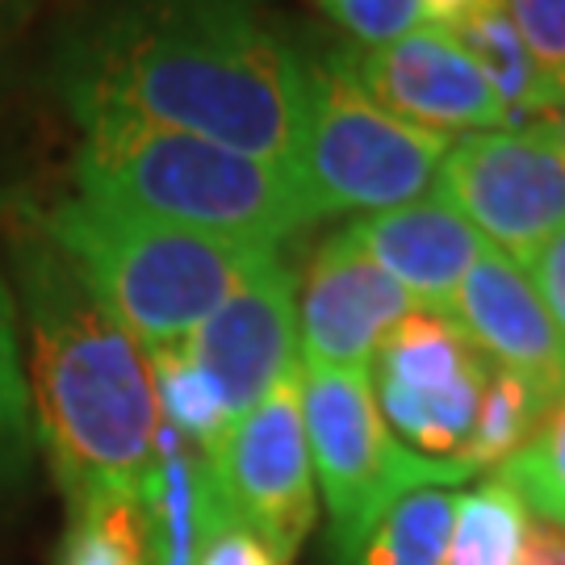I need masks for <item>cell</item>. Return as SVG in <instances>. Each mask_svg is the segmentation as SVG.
Wrapping results in <instances>:
<instances>
[{"mask_svg":"<svg viewBox=\"0 0 565 565\" xmlns=\"http://www.w3.org/2000/svg\"><path fill=\"white\" fill-rule=\"evenodd\" d=\"M55 93L72 118L118 114L294 172L310 63L247 0H139L63 46Z\"/></svg>","mask_w":565,"mask_h":565,"instance_id":"cell-1","label":"cell"},{"mask_svg":"<svg viewBox=\"0 0 565 565\" xmlns=\"http://www.w3.org/2000/svg\"><path fill=\"white\" fill-rule=\"evenodd\" d=\"M0 226L30 340L34 427L63 499H142L163 431L147 352L51 243L30 193L0 198Z\"/></svg>","mask_w":565,"mask_h":565,"instance_id":"cell-2","label":"cell"},{"mask_svg":"<svg viewBox=\"0 0 565 565\" xmlns=\"http://www.w3.org/2000/svg\"><path fill=\"white\" fill-rule=\"evenodd\" d=\"M72 121L81 126L72 181L102 202L264 247H285L319 223L298 177L281 163L118 114H76Z\"/></svg>","mask_w":565,"mask_h":565,"instance_id":"cell-3","label":"cell"},{"mask_svg":"<svg viewBox=\"0 0 565 565\" xmlns=\"http://www.w3.org/2000/svg\"><path fill=\"white\" fill-rule=\"evenodd\" d=\"M30 202L51 243L142 352L184 343L252 273L281 256V247L156 223L81 189Z\"/></svg>","mask_w":565,"mask_h":565,"instance_id":"cell-4","label":"cell"},{"mask_svg":"<svg viewBox=\"0 0 565 565\" xmlns=\"http://www.w3.org/2000/svg\"><path fill=\"white\" fill-rule=\"evenodd\" d=\"M302 419L310 469L331 515L335 565H352L364 536L398 499L473 478L461 461H431L390 431L373 394V369L302 364Z\"/></svg>","mask_w":565,"mask_h":565,"instance_id":"cell-5","label":"cell"},{"mask_svg":"<svg viewBox=\"0 0 565 565\" xmlns=\"http://www.w3.org/2000/svg\"><path fill=\"white\" fill-rule=\"evenodd\" d=\"M452 139L394 118L327 63H310L302 147L294 177L315 218L419 202L440 177Z\"/></svg>","mask_w":565,"mask_h":565,"instance_id":"cell-6","label":"cell"},{"mask_svg":"<svg viewBox=\"0 0 565 565\" xmlns=\"http://www.w3.org/2000/svg\"><path fill=\"white\" fill-rule=\"evenodd\" d=\"M226 511L289 565L315 527V469L302 419V364L202 452Z\"/></svg>","mask_w":565,"mask_h":565,"instance_id":"cell-7","label":"cell"},{"mask_svg":"<svg viewBox=\"0 0 565 565\" xmlns=\"http://www.w3.org/2000/svg\"><path fill=\"white\" fill-rule=\"evenodd\" d=\"M490 361L448 310L415 306L385 335L373 361L382 419L406 448L431 461H461L482 406Z\"/></svg>","mask_w":565,"mask_h":565,"instance_id":"cell-8","label":"cell"},{"mask_svg":"<svg viewBox=\"0 0 565 565\" xmlns=\"http://www.w3.org/2000/svg\"><path fill=\"white\" fill-rule=\"evenodd\" d=\"M436 189L440 202L515 264L565 226V160L541 121L473 130L452 142Z\"/></svg>","mask_w":565,"mask_h":565,"instance_id":"cell-9","label":"cell"},{"mask_svg":"<svg viewBox=\"0 0 565 565\" xmlns=\"http://www.w3.org/2000/svg\"><path fill=\"white\" fill-rule=\"evenodd\" d=\"M327 67L340 72L348 84H356L364 97H373L394 118L448 139L452 130L473 135V130L511 126L503 102L486 84L478 63L436 21H424L419 30L377 46L348 42L327 55Z\"/></svg>","mask_w":565,"mask_h":565,"instance_id":"cell-10","label":"cell"},{"mask_svg":"<svg viewBox=\"0 0 565 565\" xmlns=\"http://www.w3.org/2000/svg\"><path fill=\"white\" fill-rule=\"evenodd\" d=\"M189 361L218 390L231 424L298 369V281L285 256L226 298L189 340Z\"/></svg>","mask_w":565,"mask_h":565,"instance_id":"cell-11","label":"cell"},{"mask_svg":"<svg viewBox=\"0 0 565 565\" xmlns=\"http://www.w3.org/2000/svg\"><path fill=\"white\" fill-rule=\"evenodd\" d=\"M411 310L415 302L403 285L340 231L319 243L306 264L298 289V361L319 369H373L385 335Z\"/></svg>","mask_w":565,"mask_h":565,"instance_id":"cell-12","label":"cell"},{"mask_svg":"<svg viewBox=\"0 0 565 565\" xmlns=\"http://www.w3.org/2000/svg\"><path fill=\"white\" fill-rule=\"evenodd\" d=\"M448 315L486 361L532 385L548 411L565 398V335L548 319L527 273L507 252L486 243L457 285Z\"/></svg>","mask_w":565,"mask_h":565,"instance_id":"cell-13","label":"cell"},{"mask_svg":"<svg viewBox=\"0 0 565 565\" xmlns=\"http://www.w3.org/2000/svg\"><path fill=\"white\" fill-rule=\"evenodd\" d=\"M343 239L356 243L424 310H448L457 285L486 247L482 235L440 198L364 214L343 226Z\"/></svg>","mask_w":565,"mask_h":565,"instance_id":"cell-14","label":"cell"},{"mask_svg":"<svg viewBox=\"0 0 565 565\" xmlns=\"http://www.w3.org/2000/svg\"><path fill=\"white\" fill-rule=\"evenodd\" d=\"M445 30L469 51V60L478 63V72L486 76V84H490L494 97L503 102L511 126H515V121H527V126H532V118L541 121V114L562 97V93L553 88V81L541 72L536 55L527 51V42L520 39L515 21L507 18L503 0H478L465 18H457L452 25H445Z\"/></svg>","mask_w":565,"mask_h":565,"instance_id":"cell-15","label":"cell"},{"mask_svg":"<svg viewBox=\"0 0 565 565\" xmlns=\"http://www.w3.org/2000/svg\"><path fill=\"white\" fill-rule=\"evenodd\" d=\"M524 532V499L503 478H490L465 494H452V532H448L445 565H520Z\"/></svg>","mask_w":565,"mask_h":565,"instance_id":"cell-16","label":"cell"},{"mask_svg":"<svg viewBox=\"0 0 565 565\" xmlns=\"http://www.w3.org/2000/svg\"><path fill=\"white\" fill-rule=\"evenodd\" d=\"M60 565H151V532L142 499L97 494L67 507Z\"/></svg>","mask_w":565,"mask_h":565,"instance_id":"cell-17","label":"cell"},{"mask_svg":"<svg viewBox=\"0 0 565 565\" xmlns=\"http://www.w3.org/2000/svg\"><path fill=\"white\" fill-rule=\"evenodd\" d=\"M448 532H452V494L440 486H427L385 511L356 548L352 565H445Z\"/></svg>","mask_w":565,"mask_h":565,"instance_id":"cell-18","label":"cell"},{"mask_svg":"<svg viewBox=\"0 0 565 565\" xmlns=\"http://www.w3.org/2000/svg\"><path fill=\"white\" fill-rule=\"evenodd\" d=\"M545 415H548V403L532 385L520 382L515 373H503V369L490 364L482 406H478V419H473L469 445L461 452V465L469 473L499 469L507 457H515L532 440V431L541 427Z\"/></svg>","mask_w":565,"mask_h":565,"instance_id":"cell-19","label":"cell"},{"mask_svg":"<svg viewBox=\"0 0 565 565\" xmlns=\"http://www.w3.org/2000/svg\"><path fill=\"white\" fill-rule=\"evenodd\" d=\"M147 364H151V382H156L163 424L172 427L184 445L210 452L231 427V415H226L218 390L210 385V377L198 364L189 361L184 343L147 352Z\"/></svg>","mask_w":565,"mask_h":565,"instance_id":"cell-20","label":"cell"},{"mask_svg":"<svg viewBox=\"0 0 565 565\" xmlns=\"http://www.w3.org/2000/svg\"><path fill=\"white\" fill-rule=\"evenodd\" d=\"M39 452V427L30 403V377L21 356L18 302L0 277V482H18Z\"/></svg>","mask_w":565,"mask_h":565,"instance_id":"cell-21","label":"cell"},{"mask_svg":"<svg viewBox=\"0 0 565 565\" xmlns=\"http://www.w3.org/2000/svg\"><path fill=\"white\" fill-rule=\"evenodd\" d=\"M499 478L536 511V520L565 524V398L541 419L532 440L499 465Z\"/></svg>","mask_w":565,"mask_h":565,"instance_id":"cell-22","label":"cell"},{"mask_svg":"<svg viewBox=\"0 0 565 565\" xmlns=\"http://www.w3.org/2000/svg\"><path fill=\"white\" fill-rule=\"evenodd\" d=\"M327 21H335L348 42L377 46L419 30L427 21L424 0H315Z\"/></svg>","mask_w":565,"mask_h":565,"instance_id":"cell-23","label":"cell"},{"mask_svg":"<svg viewBox=\"0 0 565 565\" xmlns=\"http://www.w3.org/2000/svg\"><path fill=\"white\" fill-rule=\"evenodd\" d=\"M193 565H281L277 553L264 545L252 527H243L218 490L210 482L205 469V490H202V536H198V562Z\"/></svg>","mask_w":565,"mask_h":565,"instance_id":"cell-24","label":"cell"},{"mask_svg":"<svg viewBox=\"0 0 565 565\" xmlns=\"http://www.w3.org/2000/svg\"><path fill=\"white\" fill-rule=\"evenodd\" d=\"M503 9L553 88L565 93V0H503Z\"/></svg>","mask_w":565,"mask_h":565,"instance_id":"cell-25","label":"cell"},{"mask_svg":"<svg viewBox=\"0 0 565 565\" xmlns=\"http://www.w3.org/2000/svg\"><path fill=\"white\" fill-rule=\"evenodd\" d=\"M520 268L527 273L532 289L541 294L548 319H553L557 331L565 335V226L562 231H553V235H548Z\"/></svg>","mask_w":565,"mask_h":565,"instance_id":"cell-26","label":"cell"},{"mask_svg":"<svg viewBox=\"0 0 565 565\" xmlns=\"http://www.w3.org/2000/svg\"><path fill=\"white\" fill-rule=\"evenodd\" d=\"M520 565H565V524L532 520L520 545Z\"/></svg>","mask_w":565,"mask_h":565,"instance_id":"cell-27","label":"cell"},{"mask_svg":"<svg viewBox=\"0 0 565 565\" xmlns=\"http://www.w3.org/2000/svg\"><path fill=\"white\" fill-rule=\"evenodd\" d=\"M473 4H478V0H424L427 18L436 21V25H452V21L465 18Z\"/></svg>","mask_w":565,"mask_h":565,"instance_id":"cell-28","label":"cell"},{"mask_svg":"<svg viewBox=\"0 0 565 565\" xmlns=\"http://www.w3.org/2000/svg\"><path fill=\"white\" fill-rule=\"evenodd\" d=\"M541 126H545V135L553 139V147L562 151V160H565V93L541 114Z\"/></svg>","mask_w":565,"mask_h":565,"instance_id":"cell-29","label":"cell"}]
</instances>
